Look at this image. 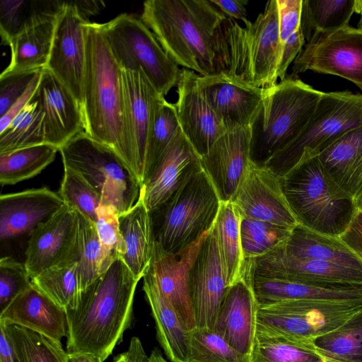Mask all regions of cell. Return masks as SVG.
Here are the masks:
<instances>
[{"mask_svg":"<svg viewBox=\"0 0 362 362\" xmlns=\"http://www.w3.org/2000/svg\"><path fill=\"white\" fill-rule=\"evenodd\" d=\"M139 280L119 258L82 291L76 308L66 310V352L108 358L131 326Z\"/></svg>","mask_w":362,"mask_h":362,"instance_id":"1","label":"cell"},{"mask_svg":"<svg viewBox=\"0 0 362 362\" xmlns=\"http://www.w3.org/2000/svg\"><path fill=\"white\" fill-rule=\"evenodd\" d=\"M85 28L84 132L112 149L141 185L142 175L125 127L122 69L110 49L101 23L86 21Z\"/></svg>","mask_w":362,"mask_h":362,"instance_id":"2","label":"cell"},{"mask_svg":"<svg viewBox=\"0 0 362 362\" xmlns=\"http://www.w3.org/2000/svg\"><path fill=\"white\" fill-rule=\"evenodd\" d=\"M226 18L210 0H148L141 18L178 66L206 76L215 73V43Z\"/></svg>","mask_w":362,"mask_h":362,"instance_id":"3","label":"cell"},{"mask_svg":"<svg viewBox=\"0 0 362 362\" xmlns=\"http://www.w3.org/2000/svg\"><path fill=\"white\" fill-rule=\"evenodd\" d=\"M282 51L277 0L267 2L263 12L245 27L227 17L218 29L215 43V73L235 76L259 88L277 83Z\"/></svg>","mask_w":362,"mask_h":362,"instance_id":"4","label":"cell"},{"mask_svg":"<svg viewBox=\"0 0 362 362\" xmlns=\"http://www.w3.org/2000/svg\"><path fill=\"white\" fill-rule=\"evenodd\" d=\"M323 93L291 74L265 88L250 126V161L265 165L296 140L311 119Z\"/></svg>","mask_w":362,"mask_h":362,"instance_id":"5","label":"cell"},{"mask_svg":"<svg viewBox=\"0 0 362 362\" xmlns=\"http://www.w3.org/2000/svg\"><path fill=\"white\" fill-rule=\"evenodd\" d=\"M281 179L299 224L336 237L346 229L356 212L354 201L327 174L318 156L302 158Z\"/></svg>","mask_w":362,"mask_h":362,"instance_id":"6","label":"cell"},{"mask_svg":"<svg viewBox=\"0 0 362 362\" xmlns=\"http://www.w3.org/2000/svg\"><path fill=\"white\" fill-rule=\"evenodd\" d=\"M221 201L202 168L165 203L151 212L156 243L165 252H177L209 231Z\"/></svg>","mask_w":362,"mask_h":362,"instance_id":"7","label":"cell"},{"mask_svg":"<svg viewBox=\"0 0 362 362\" xmlns=\"http://www.w3.org/2000/svg\"><path fill=\"white\" fill-rule=\"evenodd\" d=\"M63 165L79 173L100 194L102 204L120 215L137 202L141 185L110 148L81 132L59 150Z\"/></svg>","mask_w":362,"mask_h":362,"instance_id":"8","label":"cell"},{"mask_svg":"<svg viewBox=\"0 0 362 362\" xmlns=\"http://www.w3.org/2000/svg\"><path fill=\"white\" fill-rule=\"evenodd\" d=\"M361 126L362 94L324 92L303 132L265 166L282 177L302 158L319 156L343 134Z\"/></svg>","mask_w":362,"mask_h":362,"instance_id":"9","label":"cell"},{"mask_svg":"<svg viewBox=\"0 0 362 362\" xmlns=\"http://www.w3.org/2000/svg\"><path fill=\"white\" fill-rule=\"evenodd\" d=\"M101 25L122 69L142 71L156 90L164 97L177 86L181 69L164 51L141 17L122 13Z\"/></svg>","mask_w":362,"mask_h":362,"instance_id":"10","label":"cell"},{"mask_svg":"<svg viewBox=\"0 0 362 362\" xmlns=\"http://www.w3.org/2000/svg\"><path fill=\"white\" fill-rule=\"evenodd\" d=\"M362 308V300H292L258 308L256 334L313 342Z\"/></svg>","mask_w":362,"mask_h":362,"instance_id":"11","label":"cell"},{"mask_svg":"<svg viewBox=\"0 0 362 362\" xmlns=\"http://www.w3.org/2000/svg\"><path fill=\"white\" fill-rule=\"evenodd\" d=\"M291 76L306 71L344 78L362 90V30L349 25L306 42L293 62Z\"/></svg>","mask_w":362,"mask_h":362,"instance_id":"12","label":"cell"},{"mask_svg":"<svg viewBox=\"0 0 362 362\" xmlns=\"http://www.w3.org/2000/svg\"><path fill=\"white\" fill-rule=\"evenodd\" d=\"M250 275L322 286L362 287V270L296 257L281 245L246 264L244 277Z\"/></svg>","mask_w":362,"mask_h":362,"instance_id":"13","label":"cell"},{"mask_svg":"<svg viewBox=\"0 0 362 362\" xmlns=\"http://www.w3.org/2000/svg\"><path fill=\"white\" fill-rule=\"evenodd\" d=\"M73 1H64L55 23L49 59L45 67L83 105L86 63L85 23Z\"/></svg>","mask_w":362,"mask_h":362,"instance_id":"14","label":"cell"},{"mask_svg":"<svg viewBox=\"0 0 362 362\" xmlns=\"http://www.w3.org/2000/svg\"><path fill=\"white\" fill-rule=\"evenodd\" d=\"M232 202L242 217L291 230L299 224L284 195L281 177L265 165L250 161Z\"/></svg>","mask_w":362,"mask_h":362,"instance_id":"15","label":"cell"},{"mask_svg":"<svg viewBox=\"0 0 362 362\" xmlns=\"http://www.w3.org/2000/svg\"><path fill=\"white\" fill-rule=\"evenodd\" d=\"M189 288L197 327L214 329L228 288L214 226L189 269Z\"/></svg>","mask_w":362,"mask_h":362,"instance_id":"16","label":"cell"},{"mask_svg":"<svg viewBox=\"0 0 362 362\" xmlns=\"http://www.w3.org/2000/svg\"><path fill=\"white\" fill-rule=\"evenodd\" d=\"M198 86L226 131L250 127L265 88L224 72L199 76Z\"/></svg>","mask_w":362,"mask_h":362,"instance_id":"17","label":"cell"},{"mask_svg":"<svg viewBox=\"0 0 362 362\" xmlns=\"http://www.w3.org/2000/svg\"><path fill=\"white\" fill-rule=\"evenodd\" d=\"M202 168L200 156L180 129L152 174L141 186L139 197L151 213Z\"/></svg>","mask_w":362,"mask_h":362,"instance_id":"18","label":"cell"},{"mask_svg":"<svg viewBox=\"0 0 362 362\" xmlns=\"http://www.w3.org/2000/svg\"><path fill=\"white\" fill-rule=\"evenodd\" d=\"M250 127L226 131L200 158L221 202L232 201L250 163Z\"/></svg>","mask_w":362,"mask_h":362,"instance_id":"19","label":"cell"},{"mask_svg":"<svg viewBox=\"0 0 362 362\" xmlns=\"http://www.w3.org/2000/svg\"><path fill=\"white\" fill-rule=\"evenodd\" d=\"M198 76L193 71L181 69L175 105L180 129L201 158L226 130L203 96Z\"/></svg>","mask_w":362,"mask_h":362,"instance_id":"20","label":"cell"},{"mask_svg":"<svg viewBox=\"0 0 362 362\" xmlns=\"http://www.w3.org/2000/svg\"><path fill=\"white\" fill-rule=\"evenodd\" d=\"M77 223L76 211L65 204L31 232L24 262L31 279L65 263L75 242Z\"/></svg>","mask_w":362,"mask_h":362,"instance_id":"21","label":"cell"},{"mask_svg":"<svg viewBox=\"0 0 362 362\" xmlns=\"http://www.w3.org/2000/svg\"><path fill=\"white\" fill-rule=\"evenodd\" d=\"M208 233L175 253L164 251L156 243L149 266L162 294L189 331L197 327L189 288V272Z\"/></svg>","mask_w":362,"mask_h":362,"instance_id":"22","label":"cell"},{"mask_svg":"<svg viewBox=\"0 0 362 362\" xmlns=\"http://www.w3.org/2000/svg\"><path fill=\"white\" fill-rule=\"evenodd\" d=\"M43 113L45 142L59 148L84 131L81 106L50 71L42 70L35 92Z\"/></svg>","mask_w":362,"mask_h":362,"instance_id":"23","label":"cell"},{"mask_svg":"<svg viewBox=\"0 0 362 362\" xmlns=\"http://www.w3.org/2000/svg\"><path fill=\"white\" fill-rule=\"evenodd\" d=\"M64 202L46 187L1 194L0 238L6 240L32 232L55 214Z\"/></svg>","mask_w":362,"mask_h":362,"instance_id":"24","label":"cell"},{"mask_svg":"<svg viewBox=\"0 0 362 362\" xmlns=\"http://www.w3.org/2000/svg\"><path fill=\"white\" fill-rule=\"evenodd\" d=\"M258 308L250 282L243 279L228 287L214 328L234 349L250 357L256 336Z\"/></svg>","mask_w":362,"mask_h":362,"instance_id":"25","label":"cell"},{"mask_svg":"<svg viewBox=\"0 0 362 362\" xmlns=\"http://www.w3.org/2000/svg\"><path fill=\"white\" fill-rule=\"evenodd\" d=\"M122 81L127 134L143 180L152 107L160 94L141 71L122 69Z\"/></svg>","mask_w":362,"mask_h":362,"instance_id":"26","label":"cell"},{"mask_svg":"<svg viewBox=\"0 0 362 362\" xmlns=\"http://www.w3.org/2000/svg\"><path fill=\"white\" fill-rule=\"evenodd\" d=\"M0 322L21 326L59 341L68 336L66 310L33 284L0 313Z\"/></svg>","mask_w":362,"mask_h":362,"instance_id":"27","label":"cell"},{"mask_svg":"<svg viewBox=\"0 0 362 362\" xmlns=\"http://www.w3.org/2000/svg\"><path fill=\"white\" fill-rule=\"evenodd\" d=\"M142 279L143 290L151 310L160 346L171 362H189V331L162 294L149 267Z\"/></svg>","mask_w":362,"mask_h":362,"instance_id":"28","label":"cell"},{"mask_svg":"<svg viewBox=\"0 0 362 362\" xmlns=\"http://www.w3.org/2000/svg\"><path fill=\"white\" fill-rule=\"evenodd\" d=\"M119 221L124 247L119 259L141 279L150 266L156 244L151 212L139 197L129 210L119 216Z\"/></svg>","mask_w":362,"mask_h":362,"instance_id":"29","label":"cell"},{"mask_svg":"<svg viewBox=\"0 0 362 362\" xmlns=\"http://www.w3.org/2000/svg\"><path fill=\"white\" fill-rule=\"evenodd\" d=\"M318 156L334 182L354 200L362 192V126L343 134Z\"/></svg>","mask_w":362,"mask_h":362,"instance_id":"30","label":"cell"},{"mask_svg":"<svg viewBox=\"0 0 362 362\" xmlns=\"http://www.w3.org/2000/svg\"><path fill=\"white\" fill-rule=\"evenodd\" d=\"M259 307L292 300H362V287H334L249 276Z\"/></svg>","mask_w":362,"mask_h":362,"instance_id":"31","label":"cell"},{"mask_svg":"<svg viewBox=\"0 0 362 362\" xmlns=\"http://www.w3.org/2000/svg\"><path fill=\"white\" fill-rule=\"evenodd\" d=\"M281 247L286 253L296 257L362 270V258L346 246L339 237L315 232L300 224L292 230Z\"/></svg>","mask_w":362,"mask_h":362,"instance_id":"32","label":"cell"},{"mask_svg":"<svg viewBox=\"0 0 362 362\" xmlns=\"http://www.w3.org/2000/svg\"><path fill=\"white\" fill-rule=\"evenodd\" d=\"M77 216V231L74 245L64 265L76 264L78 285L81 292L106 272L115 261L103 248L95 223L78 212Z\"/></svg>","mask_w":362,"mask_h":362,"instance_id":"33","label":"cell"},{"mask_svg":"<svg viewBox=\"0 0 362 362\" xmlns=\"http://www.w3.org/2000/svg\"><path fill=\"white\" fill-rule=\"evenodd\" d=\"M56 19L30 28L8 44L11 60L0 76L45 69L52 47Z\"/></svg>","mask_w":362,"mask_h":362,"instance_id":"34","label":"cell"},{"mask_svg":"<svg viewBox=\"0 0 362 362\" xmlns=\"http://www.w3.org/2000/svg\"><path fill=\"white\" fill-rule=\"evenodd\" d=\"M64 1H0V34L2 43L21 32L57 18Z\"/></svg>","mask_w":362,"mask_h":362,"instance_id":"35","label":"cell"},{"mask_svg":"<svg viewBox=\"0 0 362 362\" xmlns=\"http://www.w3.org/2000/svg\"><path fill=\"white\" fill-rule=\"evenodd\" d=\"M240 221L241 216L234 203L221 202L214 226L228 287L243 278Z\"/></svg>","mask_w":362,"mask_h":362,"instance_id":"36","label":"cell"},{"mask_svg":"<svg viewBox=\"0 0 362 362\" xmlns=\"http://www.w3.org/2000/svg\"><path fill=\"white\" fill-rule=\"evenodd\" d=\"M180 130L175 105L168 103L164 96L159 95L152 107L146 141L143 183L152 174Z\"/></svg>","mask_w":362,"mask_h":362,"instance_id":"37","label":"cell"},{"mask_svg":"<svg viewBox=\"0 0 362 362\" xmlns=\"http://www.w3.org/2000/svg\"><path fill=\"white\" fill-rule=\"evenodd\" d=\"M356 0H302L301 29L305 43L320 33L349 25Z\"/></svg>","mask_w":362,"mask_h":362,"instance_id":"38","label":"cell"},{"mask_svg":"<svg viewBox=\"0 0 362 362\" xmlns=\"http://www.w3.org/2000/svg\"><path fill=\"white\" fill-rule=\"evenodd\" d=\"M325 359L334 362H362V308L335 329L313 340Z\"/></svg>","mask_w":362,"mask_h":362,"instance_id":"39","label":"cell"},{"mask_svg":"<svg viewBox=\"0 0 362 362\" xmlns=\"http://www.w3.org/2000/svg\"><path fill=\"white\" fill-rule=\"evenodd\" d=\"M59 148L44 143L0 153V183L15 185L40 173L55 158Z\"/></svg>","mask_w":362,"mask_h":362,"instance_id":"40","label":"cell"},{"mask_svg":"<svg viewBox=\"0 0 362 362\" xmlns=\"http://www.w3.org/2000/svg\"><path fill=\"white\" fill-rule=\"evenodd\" d=\"M12 345L17 362H68L61 341L28 328L0 322Z\"/></svg>","mask_w":362,"mask_h":362,"instance_id":"41","label":"cell"},{"mask_svg":"<svg viewBox=\"0 0 362 362\" xmlns=\"http://www.w3.org/2000/svg\"><path fill=\"white\" fill-rule=\"evenodd\" d=\"M313 342L256 334L252 362H322Z\"/></svg>","mask_w":362,"mask_h":362,"instance_id":"42","label":"cell"},{"mask_svg":"<svg viewBox=\"0 0 362 362\" xmlns=\"http://www.w3.org/2000/svg\"><path fill=\"white\" fill-rule=\"evenodd\" d=\"M44 143L43 113L34 93L25 107L0 133V153Z\"/></svg>","mask_w":362,"mask_h":362,"instance_id":"43","label":"cell"},{"mask_svg":"<svg viewBox=\"0 0 362 362\" xmlns=\"http://www.w3.org/2000/svg\"><path fill=\"white\" fill-rule=\"evenodd\" d=\"M32 284L65 310L76 308L81 293L76 264L46 269L32 279Z\"/></svg>","mask_w":362,"mask_h":362,"instance_id":"44","label":"cell"},{"mask_svg":"<svg viewBox=\"0 0 362 362\" xmlns=\"http://www.w3.org/2000/svg\"><path fill=\"white\" fill-rule=\"evenodd\" d=\"M291 231L270 223L241 216L240 240L244 267L284 244Z\"/></svg>","mask_w":362,"mask_h":362,"instance_id":"45","label":"cell"},{"mask_svg":"<svg viewBox=\"0 0 362 362\" xmlns=\"http://www.w3.org/2000/svg\"><path fill=\"white\" fill-rule=\"evenodd\" d=\"M189 362H252L250 356L230 346L214 329L189 331Z\"/></svg>","mask_w":362,"mask_h":362,"instance_id":"46","label":"cell"},{"mask_svg":"<svg viewBox=\"0 0 362 362\" xmlns=\"http://www.w3.org/2000/svg\"><path fill=\"white\" fill-rule=\"evenodd\" d=\"M58 194L66 205L95 223L101 197L79 173L64 166Z\"/></svg>","mask_w":362,"mask_h":362,"instance_id":"47","label":"cell"},{"mask_svg":"<svg viewBox=\"0 0 362 362\" xmlns=\"http://www.w3.org/2000/svg\"><path fill=\"white\" fill-rule=\"evenodd\" d=\"M32 286V279L24 263L11 257L0 260V313L19 294Z\"/></svg>","mask_w":362,"mask_h":362,"instance_id":"48","label":"cell"},{"mask_svg":"<svg viewBox=\"0 0 362 362\" xmlns=\"http://www.w3.org/2000/svg\"><path fill=\"white\" fill-rule=\"evenodd\" d=\"M117 211L112 206L101 204L97 209L95 227L100 241L108 256L114 261L124 254Z\"/></svg>","mask_w":362,"mask_h":362,"instance_id":"49","label":"cell"},{"mask_svg":"<svg viewBox=\"0 0 362 362\" xmlns=\"http://www.w3.org/2000/svg\"><path fill=\"white\" fill-rule=\"evenodd\" d=\"M42 70L0 76V117L23 95Z\"/></svg>","mask_w":362,"mask_h":362,"instance_id":"50","label":"cell"},{"mask_svg":"<svg viewBox=\"0 0 362 362\" xmlns=\"http://www.w3.org/2000/svg\"><path fill=\"white\" fill-rule=\"evenodd\" d=\"M281 45L301 28L302 0H277Z\"/></svg>","mask_w":362,"mask_h":362,"instance_id":"51","label":"cell"},{"mask_svg":"<svg viewBox=\"0 0 362 362\" xmlns=\"http://www.w3.org/2000/svg\"><path fill=\"white\" fill-rule=\"evenodd\" d=\"M339 237L362 258V211H356L346 229Z\"/></svg>","mask_w":362,"mask_h":362,"instance_id":"52","label":"cell"},{"mask_svg":"<svg viewBox=\"0 0 362 362\" xmlns=\"http://www.w3.org/2000/svg\"><path fill=\"white\" fill-rule=\"evenodd\" d=\"M42 71L33 78L23 95L0 117V133L2 132L11 121L25 107L32 99L40 82Z\"/></svg>","mask_w":362,"mask_h":362,"instance_id":"53","label":"cell"},{"mask_svg":"<svg viewBox=\"0 0 362 362\" xmlns=\"http://www.w3.org/2000/svg\"><path fill=\"white\" fill-rule=\"evenodd\" d=\"M223 13L233 19L241 20L244 23L249 20L247 16L245 0H210Z\"/></svg>","mask_w":362,"mask_h":362,"instance_id":"54","label":"cell"},{"mask_svg":"<svg viewBox=\"0 0 362 362\" xmlns=\"http://www.w3.org/2000/svg\"><path fill=\"white\" fill-rule=\"evenodd\" d=\"M149 356L145 352L141 341L137 337H133L127 350L113 359V362H148Z\"/></svg>","mask_w":362,"mask_h":362,"instance_id":"55","label":"cell"},{"mask_svg":"<svg viewBox=\"0 0 362 362\" xmlns=\"http://www.w3.org/2000/svg\"><path fill=\"white\" fill-rule=\"evenodd\" d=\"M0 362H17L13 348L1 326H0Z\"/></svg>","mask_w":362,"mask_h":362,"instance_id":"56","label":"cell"},{"mask_svg":"<svg viewBox=\"0 0 362 362\" xmlns=\"http://www.w3.org/2000/svg\"><path fill=\"white\" fill-rule=\"evenodd\" d=\"M78 11L86 19L88 16L95 14L102 8L101 1H73Z\"/></svg>","mask_w":362,"mask_h":362,"instance_id":"57","label":"cell"},{"mask_svg":"<svg viewBox=\"0 0 362 362\" xmlns=\"http://www.w3.org/2000/svg\"><path fill=\"white\" fill-rule=\"evenodd\" d=\"M68 362H103L93 354L86 352L68 353Z\"/></svg>","mask_w":362,"mask_h":362,"instance_id":"58","label":"cell"},{"mask_svg":"<svg viewBox=\"0 0 362 362\" xmlns=\"http://www.w3.org/2000/svg\"><path fill=\"white\" fill-rule=\"evenodd\" d=\"M148 362H168L157 348L154 349L150 356Z\"/></svg>","mask_w":362,"mask_h":362,"instance_id":"59","label":"cell"},{"mask_svg":"<svg viewBox=\"0 0 362 362\" xmlns=\"http://www.w3.org/2000/svg\"><path fill=\"white\" fill-rule=\"evenodd\" d=\"M355 13L360 14V19L356 28L362 30V0H356Z\"/></svg>","mask_w":362,"mask_h":362,"instance_id":"60","label":"cell"},{"mask_svg":"<svg viewBox=\"0 0 362 362\" xmlns=\"http://www.w3.org/2000/svg\"><path fill=\"white\" fill-rule=\"evenodd\" d=\"M356 211H362V192L354 199Z\"/></svg>","mask_w":362,"mask_h":362,"instance_id":"61","label":"cell"},{"mask_svg":"<svg viewBox=\"0 0 362 362\" xmlns=\"http://www.w3.org/2000/svg\"><path fill=\"white\" fill-rule=\"evenodd\" d=\"M322 362H334V361H329V360H327V359L325 358V360Z\"/></svg>","mask_w":362,"mask_h":362,"instance_id":"62","label":"cell"}]
</instances>
